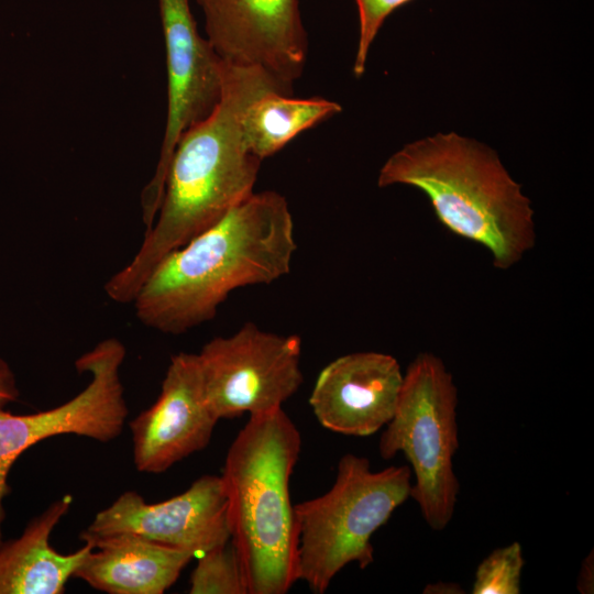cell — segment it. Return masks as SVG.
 Masks as SVG:
<instances>
[{"mask_svg":"<svg viewBox=\"0 0 594 594\" xmlns=\"http://www.w3.org/2000/svg\"><path fill=\"white\" fill-rule=\"evenodd\" d=\"M207 40L235 66H256L292 94L304 70L308 40L298 0H196Z\"/></svg>","mask_w":594,"mask_h":594,"instance_id":"10","label":"cell"},{"mask_svg":"<svg viewBox=\"0 0 594 594\" xmlns=\"http://www.w3.org/2000/svg\"><path fill=\"white\" fill-rule=\"evenodd\" d=\"M19 397L15 375L10 365L0 358V410Z\"/></svg>","mask_w":594,"mask_h":594,"instance_id":"20","label":"cell"},{"mask_svg":"<svg viewBox=\"0 0 594 594\" xmlns=\"http://www.w3.org/2000/svg\"><path fill=\"white\" fill-rule=\"evenodd\" d=\"M189 582L190 594H248L244 571L231 539L198 557Z\"/></svg>","mask_w":594,"mask_h":594,"instance_id":"17","label":"cell"},{"mask_svg":"<svg viewBox=\"0 0 594 594\" xmlns=\"http://www.w3.org/2000/svg\"><path fill=\"white\" fill-rule=\"evenodd\" d=\"M270 90L288 94L260 67L226 63L221 98L207 118L180 135L156 217L132 260L105 284L109 299L132 302L164 256L254 193L262 161L249 150L241 121L246 107Z\"/></svg>","mask_w":594,"mask_h":594,"instance_id":"1","label":"cell"},{"mask_svg":"<svg viewBox=\"0 0 594 594\" xmlns=\"http://www.w3.org/2000/svg\"><path fill=\"white\" fill-rule=\"evenodd\" d=\"M407 465L374 472L370 460L341 457L336 481L324 494L295 504L298 527V581L323 594L348 564L374 561L373 534L410 497Z\"/></svg>","mask_w":594,"mask_h":594,"instance_id":"5","label":"cell"},{"mask_svg":"<svg viewBox=\"0 0 594 594\" xmlns=\"http://www.w3.org/2000/svg\"><path fill=\"white\" fill-rule=\"evenodd\" d=\"M377 185L419 189L441 224L485 248L501 271L536 245L530 199L496 152L473 139L449 132L408 143L384 163Z\"/></svg>","mask_w":594,"mask_h":594,"instance_id":"3","label":"cell"},{"mask_svg":"<svg viewBox=\"0 0 594 594\" xmlns=\"http://www.w3.org/2000/svg\"><path fill=\"white\" fill-rule=\"evenodd\" d=\"M457 406L458 388L443 361L421 352L403 375L395 414L378 443L384 460L405 454L416 479L410 497L433 530L448 526L459 493L452 464L459 449Z\"/></svg>","mask_w":594,"mask_h":594,"instance_id":"6","label":"cell"},{"mask_svg":"<svg viewBox=\"0 0 594 594\" xmlns=\"http://www.w3.org/2000/svg\"><path fill=\"white\" fill-rule=\"evenodd\" d=\"M341 110L339 103L324 98H293L279 90H270L246 107L241 121L244 141L249 150L263 161L300 132Z\"/></svg>","mask_w":594,"mask_h":594,"instance_id":"16","label":"cell"},{"mask_svg":"<svg viewBox=\"0 0 594 594\" xmlns=\"http://www.w3.org/2000/svg\"><path fill=\"white\" fill-rule=\"evenodd\" d=\"M410 0H355L359 11V42L353 65L356 77L363 75L370 47L386 18Z\"/></svg>","mask_w":594,"mask_h":594,"instance_id":"19","label":"cell"},{"mask_svg":"<svg viewBox=\"0 0 594 594\" xmlns=\"http://www.w3.org/2000/svg\"><path fill=\"white\" fill-rule=\"evenodd\" d=\"M72 496L65 495L33 518L22 535L0 543V594H61L68 580L94 546L63 554L54 550L50 537L68 512Z\"/></svg>","mask_w":594,"mask_h":594,"instance_id":"15","label":"cell"},{"mask_svg":"<svg viewBox=\"0 0 594 594\" xmlns=\"http://www.w3.org/2000/svg\"><path fill=\"white\" fill-rule=\"evenodd\" d=\"M524 563L519 542L495 549L479 564L472 593L519 594Z\"/></svg>","mask_w":594,"mask_h":594,"instance_id":"18","label":"cell"},{"mask_svg":"<svg viewBox=\"0 0 594 594\" xmlns=\"http://www.w3.org/2000/svg\"><path fill=\"white\" fill-rule=\"evenodd\" d=\"M94 546L74 576L109 594H163L194 558L133 535L86 540Z\"/></svg>","mask_w":594,"mask_h":594,"instance_id":"14","label":"cell"},{"mask_svg":"<svg viewBox=\"0 0 594 594\" xmlns=\"http://www.w3.org/2000/svg\"><path fill=\"white\" fill-rule=\"evenodd\" d=\"M578 590L583 594L593 593V552L582 563L578 580Z\"/></svg>","mask_w":594,"mask_h":594,"instance_id":"21","label":"cell"},{"mask_svg":"<svg viewBox=\"0 0 594 594\" xmlns=\"http://www.w3.org/2000/svg\"><path fill=\"white\" fill-rule=\"evenodd\" d=\"M296 249L285 197L253 193L158 262L132 301L135 316L162 333H185L211 320L234 289L287 275Z\"/></svg>","mask_w":594,"mask_h":594,"instance_id":"2","label":"cell"},{"mask_svg":"<svg viewBox=\"0 0 594 594\" xmlns=\"http://www.w3.org/2000/svg\"><path fill=\"white\" fill-rule=\"evenodd\" d=\"M167 68V117L155 172L141 195L143 222L158 211L169 162L180 135L207 118L219 102L226 63L204 38L189 0H158Z\"/></svg>","mask_w":594,"mask_h":594,"instance_id":"9","label":"cell"},{"mask_svg":"<svg viewBox=\"0 0 594 594\" xmlns=\"http://www.w3.org/2000/svg\"><path fill=\"white\" fill-rule=\"evenodd\" d=\"M403 375L389 354L349 353L320 371L309 405L323 428L345 436H371L392 420Z\"/></svg>","mask_w":594,"mask_h":594,"instance_id":"13","label":"cell"},{"mask_svg":"<svg viewBox=\"0 0 594 594\" xmlns=\"http://www.w3.org/2000/svg\"><path fill=\"white\" fill-rule=\"evenodd\" d=\"M300 449V432L280 407L251 415L227 452L220 477L248 594H285L298 581L289 484Z\"/></svg>","mask_w":594,"mask_h":594,"instance_id":"4","label":"cell"},{"mask_svg":"<svg viewBox=\"0 0 594 594\" xmlns=\"http://www.w3.org/2000/svg\"><path fill=\"white\" fill-rule=\"evenodd\" d=\"M125 354L118 339L100 341L75 361L76 370L88 373L90 381L70 400L30 415L0 410V543L6 518L3 502L9 494L8 475L24 451L58 435L73 433L108 442L121 433L128 416L120 375Z\"/></svg>","mask_w":594,"mask_h":594,"instance_id":"8","label":"cell"},{"mask_svg":"<svg viewBox=\"0 0 594 594\" xmlns=\"http://www.w3.org/2000/svg\"><path fill=\"white\" fill-rule=\"evenodd\" d=\"M218 421L205 394L197 353L175 354L156 402L130 422L135 468L165 472L205 449Z\"/></svg>","mask_w":594,"mask_h":594,"instance_id":"12","label":"cell"},{"mask_svg":"<svg viewBox=\"0 0 594 594\" xmlns=\"http://www.w3.org/2000/svg\"><path fill=\"white\" fill-rule=\"evenodd\" d=\"M207 400L220 419L277 408L302 383L301 339L246 322L229 337H216L197 353Z\"/></svg>","mask_w":594,"mask_h":594,"instance_id":"7","label":"cell"},{"mask_svg":"<svg viewBox=\"0 0 594 594\" xmlns=\"http://www.w3.org/2000/svg\"><path fill=\"white\" fill-rule=\"evenodd\" d=\"M120 534L185 550L194 558L226 543L231 534L221 477L202 475L182 494L154 504L136 492H124L95 516L80 539Z\"/></svg>","mask_w":594,"mask_h":594,"instance_id":"11","label":"cell"}]
</instances>
